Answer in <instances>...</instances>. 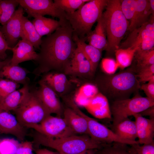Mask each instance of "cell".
<instances>
[{"label": "cell", "mask_w": 154, "mask_h": 154, "mask_svg": "<svg viewBox=\"0 0 154 154\" xmlns=\"http://www.w3.org/2000/svg\"><path fill=\"white\" fill-rule=\"evenodd\" d=\"M63 115L69 126L76 135H88L87 123L84 118L68 107L64 109Z\"/></svg>", "instance_id": "ffe728a7"}, {"label": "cell", "mask_w": 154, "mask_h": 154, "mask_svg": "<svg viewBox=\"0 0 154 154\" xmlns=\"http://www.w3.org/2000/svg\"><path fill=\"white\" fill-rule=\"evenodd\" d=\"M29 17L47 15L59 19H66V13L58 8L52 0H16Z\"/></svg>", "instance_id": "30bf717a"}, {"label": "cell", "mask_w": 154, "mask_h": 154, "mask_svg": "<svg viewBox=\"0 0 154 154\" xmlns=\"http://www.w3.org/2000/svg\"><path fill=\"white\" fill-rule=\"evenodd\" d=\"M154 106V100L141 96L139 93L131 98L111 102L110 106L114 125L131 116Z\"/></svg>", "instance_id": "52a82bcc"}, {"label": "cell", "mask_w": 154, "mask_h": 154, "mask_svg": "<svg viewBox=\"0 0 154 154\" xmlns=\"http://www.w3.org/2000/svg\"><path fill=\"white\" fill-rule=\"evenodd\" d=\"M29 71L17 65H13L9 63L4 66L0 70V78L5 77L6 79L18 84L24 85L28 84L27 75Z\"/></svg>", "instance_id": "cb8c5ba5"}, {"label": "cell", "mask_w": 154, "mask_h": 154, "mask_svg": "<svg viewBox=\"0 0 154 154\" xmlns=\"http://www.w3.org/2000/svg\"><path fill=\"white\" fill-rule=\"evenodd\" d=\"M136 50L130 48H119L114 51L116 61L122 70L129 67L131 64L134 58Z\"/></svg>", "instance_id": "4dcf8cb0"}, {"label": "cell", "mask_w": 154, "mask_h": 154, "mask_svg": "<svg viewBox=\"0 0 154 154\" xmlns=\"http://www.w3.org/2000/svg\"><path fill=\"white\" fill-rule=\"evenodd\" d=\"M39 87L35 92L41 102L50 113L61 117L64 109L55 92L41 79L38 81Z\"/></svg>", "instance_id": "5bb4252c"}, {"label": "cell", "mask_w": 154, "mask_h": 154, "mask_svg": "<svg viewBox=\"0 0 154 154\" xmlns=\"http://www.w3.org/2000/svg\"><path fill=\"white\" fill-rule=\"evenodd\" d=\"M64 73L74 78L88 79L94 74L91 66L78 47L73 54Z\"/></svg>", "instance_id": "4fadbf2b"}, {"label": "cell", "mask_w": 154, "mask_h": 154, "mask_svg": "<svg viewBox=\"0 0 154 154\" xmlns=\"http://www.w3.org/2000/svg\"><path fill=\"white\" fill-rule=\"evenodd\" d=\"M99 92L98 88L94 84L86 83L77 90L73 99L78 106L84 108L90 100Z\"/></svg>", "instance_id": "484cf974"}, {"label": "cell", "mask_w": 154, "mask_h": 154, "mask_svg": "<svg viewBox=\"0 0 154 154\" xmlns=\"http://www.w3.org/2000/svg\"><path fill=\"white\" fill-rule=\"evenodd\" d=\"M13 55L11 60V64L17 65L23 62L31 60L36 61L38 54L35 51L33 45L28 41L19 40L16 45L12 48Z\"/></svg>", "instance_id": "ac0fdd59"}, {"label": "cell", "mask_w": 154, "mask_h": 154, "mask_svg": "<svg viewBox=\"0 0 154 154\" xmlns=\"http://www.w3.org/2000/svg\"><path fill=\"white\" fill-rule=\"evenodd\" d=\"M0 134H1V132H0Z\"/></svg>", "instance_id": "681fc988"}, {"label": "cell", "mask_w": 154, "mask_h": 154, "mask_svg": "<svg viewBox=\"0 0 154 154\" xmlns=\"http://www.w3.org/2000/svg\"><path fill=\"white\" fill-rule=\"evenodd\" d=\"M21 37L22 39L30 43L35 48L40 49L42 41V37L38 33L32 22L24 16L22 19Z\"/></svg>", "instance_id": "603a6c76"}, {"label": "cell", "mask_w": 154, "mask_h": 154, "mask_svg": "<svg viewBox=\"0 0 154 154\" xmlns=\"http://www.w3.org/2000/svg\"><path fill=\"white\" fill-rule=\"evenodd\" d=\"M32 23L37 31L42 37L44 35H49L54 31L60 25L61 21L47 18L43 16H35Z\"/></svg>", "instance_id": "4316f807"}, {"label": "cell", "mask_w": 154, "mask_h": 154, "mask_svg": "<svg viewBox=\"0 0 154 154\" xmlns=\"http://www.w3.org/2000/svg\"><path fill=\"white\" fill-rule=\"evenodd\" d=\"M73 39L77 46L90 62L94 72L95 73L100 60L102 51L96 48L87 44L83 40L80 39L73 34Z\"/></svg>", "instance_id": "7402d4cb"}, {"label": "cell", "mask_w": 154, "mask_h": 154, "mask_svg": "<svg viewBox=\"0 0 154 154\" xmlns=\"http://www.w3.org/2000/svg\"><path fill=\"white\" fill-rule=\"evenodd\" d=\"M102 17L108 42L106 51L112 53L119 48L129 23L121 11V0H108Z\"/></svg>", "instance_id": "3957f363"}, {"label": "cell", "mask_w": 154, "mask_h": 154, "mask_svg": "<svg viewBox=\"0 0 154 154\" xmlns=\"http://www.w3.org/2000/svg\"><path fill=\"white\" fill-rule=\"evenodd\" d=\"M140 89L144 91L147 97L154 100V79L149 81L147 83L142 84Z\"/></svg>", "instance_id": "b9f144b4"}, {"label": "cell", "mask_w": 154, "mask_h": 154, "mask_svg": "<svg viewBox=\"0 0 154 154\" xmlns=\"http://www.w3.org/2000/svg\"><path fill=\"white\" fill-rule=\"evenodd\" d=\"M152 15L154 16V0H149Z\"/></svg>", "instance_id": "7dc6e473"}, {"label": "cell", "mask_w": 154, "mask_h": 154, "mask_svg": "<svg viewBox=\"0 0 154 154\" xmlns=\"http://www.w3.org/2000/svg\"><path fill=\"white\" fill-rule=\"evenodd\" d=\"M24 14V9L20 5L6 23L0 27V31L11 48L16 45L21 37L22 19Z\"/></svg>", "instance_id": "9a60e30c"}, {"label": "cell", "mask_w": 154, "mask_h": 154, "mask_svg": "<svg viewBox=\"0 0 154 154\" xmlns=\"http://www.w3.org/2000/svg\"><path fill=\"white\" fill-rule=\"evenodd\" d=\"M135 119L139 144H148L154 143V118L147 119L140 114L133 116Z\"/></svg>", "instance_id": "e0dca14e"}, {"label": "cell", "mask_w": 154, "mask_h": 154, "mask_svg": "<svg viewBox=\"0 0 154 154\" xmlns=\"http://www.w3.org/2000/svg\"><path fill=\"white\" fill-rule=\"evenodd\" d=\"M41 79L62 98L69 96L75 89V79H70L65 73L50 72L43 74Z\"/></svg>", "instance_id": "7c38bea8"}, {"label": "cell", "mask_w": 154, "mask_h": 154, "mask_svg": "<svg viewBox=\"0 0 154 154\" xmlns=\"http://www.w3.org/2000/svg\"><path fill=\"white\" fill-rule=\"evenodd\" d=\"M131 146L136 154H154V143L142 145L136 144Z\"/></svg>", "instance_id": "ab89813d"}, {"label": "cell", "mask_w": 154, "mask_h": 154, "mask_svg": "<svg viewBox=\"0 0 154 154\" xmlns=\"http://www.w3.org/2000/svg\"><path fill=\"white\" fill-rule=\"evenodd\" d=\"M137 77L140 83L154 79V64L143 68L137 72Z\"/></svg>", "instance_id": "74e56055"}, {"label": "cell", "mask_w": 154, "mask_h": 154, "mask_svg": "<svg viewBox=\"0 0 154 154\" xmlns=\"http://www.w3.org/2000/svg\"><path fill=\"white\" fill-rule=\"evenodd\" d=\"M107 1L90 0L73 13L66 14V19L70 23L73 34L84 40L94 24L102 16Z\"/></svg>", "instance_id": "5b68a950"}, {"label": "cell", "mask_w": 154, "mask_h": 154, "mask_svg": "<svg viewBox=\"0 0 154 154\" xmlns=\"http://www.w3.org/2000/svg\"><path fill=\"white\" fill-rule=\"evenodd\" d=\"M136 2L135 16L132 31L147 22L152 15L149 0H136Z\"/></svg>", "instance_id": "f1b7e54d"}, {"label": "cell", "mask_w": 154, "mask_h": 154, "mask_svg": "<svg viewBox=\"0 0 154 154\" xmlns=\"http://www.w3.org/2000/svg\"><path fill=\"white\" fill-rule=\"evenodd\" d=\"M82 116L87 121L88 135L97 142L102 144L118 143L130 145L139 144L137 140L131 141L120 137L103 124L85 114H82Z\"/></svg>", "instance_id": "9c48e42d"}, {"label": "cell", "mask_w": 154, "mask_h": 154, "mask_svg": "<svg viewBox=\"0 0 154 154\" xmlns=\"http://www.w3.org/2000/svg\"><path fill=\"white\" fill-rule=\"evenodd\" d=\"M36 131L48 137L59 139L76 135L64 118L51 115L38 124Z\"/></svg>", "instance_id": "8fae6325"}, {"label": "cell", "mask_w": 154, "mask_h": 154, "mask_svg": "<svg viewBox=\"0 0 154 154\" xmlns=\"http://www.w3.org/2000/svg\"><path fill=\"white\" fill-rule=\"evenodd\" d=\"M20 144L13 138L0 139V154H14Z\"/></svg>", "instance_id": "d590c367"}, {"label": "cell", "mask_w": 154, "mask_h": 154, "mask_svg": "<svg viewBox=\"0 0 154 154\" xmlns=\"http://www.w3.org/2000/svg\"><path fill=\"white\" fill-rule=\"evenodd\" d=\"M121 7L123 13L129 23L128 30L131 32L135 16L136 0H121Z\"/></svg>", "instance_id": "836d02e7"}, {"label": "cell", "mask_w": 154, "mask_h": 154, "mask_svg": "<svg viewBox=\"0 0 154 154\" xmlns=\"http://www.w3.org/2000/svg\"><path fill=\"white\" fill-rule=\"evenodd\" d=\"M143 116H149L150 118H154V106L150 107L139 113Z\"/></svg>", "instance_id": "ee69618b"}, {"label": "cell", "mask_w": 154, "mask_h": 154, "mask_svg": "<svg viewBox=\"0 0 154 154\" xmlns=\"http://www.w3.org/2000/svg\"><path fill=\"white\" fill-rule=\"evenodd\" d=\"M11 60V59H7L3 61L0 60V70L4 66L10 63Z\"/></svg>", "instance_id": "bcb514c9"}, {"label": "cell", "mask_w": 154, "mask_h": 154, "mask_svg": "<svg viewBox=\"0 0 154 154\" xmlns=\"http://www.w3.org/2000/svg\"><path fill=\"white\" fill-rule=\"evenodd\" d=\"M32 136L34 143L54 149L61 154H78L100 149L104 145L96 141L87 134L54 139L36 131Z\"/></svg>", "instance_id": "277c9868"}, {"label": "cell", "mask_w": 154, "mask_h": 154, "mask_svg": "<svg viewBox=\"0 0 154 154\" xmlns=\"http://www.w3.org/2000/svg\"><path fill=\"white\" fill-rule=\"evenodd\" d=\"M19 4L16 0H0V23L2 26L10 19Z\"/></svg>", "instance_id": "1f68e13d"}, {"label": "cell", "mask_w": 154, "mask_h": 154, "mask_svg": "<svg viewBox=\"0 0 154 154\" xmlns=\"http://www.w3.org/2000/svg\"><path fill=\"white\" fill-rule=\"evenodd\" d=\"M112 130L120 137L129 141H137V131L135 121L127 118L112 125Z\"/></svg>", "instance_id": "d4e9b609"}, {"label": "cell", "mask_w": 154, "mask_h": 154, "mask_svg": "<svg viewBox=\"0 0 154 154\" xmlns=\"http://www.w3.org/2000/svg\"><path fill=\"white\" fill-rule=\"evenodd\" d=\"M102 16L97 21L94 29L86 35L84 40L85 42L87 41L89 44L102 51L104 50L106 51L108 42Z\"/></svg>", "instance_id": "44dd1931"}, {"label": "cell", "mask_w": 154, "mask_h": 154, "mask_svg": "<svg viewBox=\"0 0 154 154\" xmlns=\"http://www.w3.org/2000/svg\"><path fill=\"white\" fill-rule=\"evenodd\" d=\"M29 88L28 84H25L21 88L15 90L7 96L0 102V111L10 112L16 109Z\"/></svg>", "instance_id": "83f0119b"}, {"label": "cell", "mask_w": 154, "mask_h": 154, "mask_svg": "<svg viewBox=\"0 0 154 154\" xmlns=\"http://www.w3.org/2000/svg\"><path fill=\"white\" fill-rule=\"evenodd\" d=\"M13 111L23 126L34 130L45 118L51 114L35 92H30L29 88L19 106Z\"/></svg>", "instance_id": "8992f818"}, {"label": "cell", "mask_w": 154, "mask_h": 154, "mask_svg": "<svg viewBox=\"0 0 154 154\" xmlns=\"http://www.w3.org/2000/svg\"><path fill=\"white\" fill-rule=\"evenodd\" d=\"M78 154H94V150H88Z\"/></svg>", "instance_id": "c3c4849f"}, {"label": "cell", "mask_w": 154, "mask_h": 154, "mask_svg": "<svg viewBox=\"0 0 154 154\" xmlns=\"http://www.w3.org/2000/svg\"><path fill=\"white\" fill-rule=\"evenodd\" d=\"M27 129L10 112L0 111L1 133L11 135L23 141L27 134Z\"/></svg>", "instance_id": "2e32d148"}, {"label": "cell", "mask_w": 154, "mask_h": 154, "mask_svg": "<svg viewBox=\"0 0 154 154\" xmlns=\"http://www.w3.org/2000/svg\"><path fill=\"white\" fill-rule=\"evenodd\" d=\"M84 108L91 114L98 118L102 119L111 115L108 100L100 92Z\"/></svg>", "instance_id": "d6986e66"}, {"label": "cell", "mask_w": 154, "mask_h": 154, "mask_svg": "<svg viewBox=\"0 0 154 154\" xmlns=\"http://www.w3.org/2000/svg\"><path fill=\"white\" fill-rule=\"evenodd\" d=\"M12 48L10 47L5 39L2 33L0 31V59L5 60L7 57L6 51L11 50Z\"/></svg>", "instance_id": "7bdbcfd3"}, {"label": "cell", "mask_w": 154, "mask_h": 154, "mask_svg": "<svg viewBox=\"0 0 154 154\" xmlns=\"http://www.w3.org/2000/svg\"><path fill=\"white\" fill-rule=\"evenodd\" d=\"M35 152L36 154H61L57 151H52L46 149H38Z\"/></svg>", "instance_id": "f6af8a7d"}, {"label": "cell", "mask_w": 154, "mask_h": 154, "mask_svg": "<svg viewBox=\"0 0 154 154\" xmlns=\"http://www.w3.org/2000/svg\"><path fill=\"white\" fill-rule=\"evenodd\" d=\"M33 142L23 141L14 154H32Z\"/></svg>", "instance_id": "60d3db41"}, {"label": "cell", "mask_w": 154, "mask_h": 154, "mask_svg": "<svg viewBox=\"0 0 154 154\" xmlns=\"http://www.w3.org/2000/svg\"><path fill=\"white\" fill-rule=\"evenodd\" d=\"M19 84L9 79L0 78V102L19 87Z\"/></svg>", "instance_id": "8d00e7d4"}, {"label": "cell", "mask_w": 154, "mask_h": 154, "mask_svg": "<svg viewBox=\"0 0 154 154\" xmlns=\"http://www.w3.org/2000/svg\"><path fill=\"white\" fill-rule=\"evenodd\" d=\"M95 82L99 92L111 102L129 98L139 93L141 86L134 67L112 74L104 73L97 76Z\"/></svg>", "instance_id": "7a4b0ae2"}, {"label": "cell", "mask_w": 154, "mask_h": 154, "mask_svg": "<svg viewBox=\"0 0 154 154\" xmlns=\"http://www.w3.org/2000/svg\"><path fill=\"white\" fill-rule=\"evenodd\" d=\"M151 15L148 21L131 31L119 48H130L136 51H146L154 48V19Z\"/></svg>", "instance_id": "ba28073f"}, {"label": "cell", "mask_w": 154, "mask_h": 154, "mask_svg": "<svg viewBox=\"0 0 154 154\" xmlns=\"http://www.w3.org/2000/svg\"><path fill=\"white\" fill-rule=\"evenodd\" d=\"M90 0H54V2L58 8L66 14L72 13Z\"/></svg>", "instance_id": "e575fe53"}, {"label": "cell", "mask_w": 154, "mask_h": 154, "mask_svg": "<svg viewBox=\"0 0 154 154\" xmlns=\"http://www.w3.org/2000/svg\"><path fill=\"white\" fill-rule=\"evenodd\" d=\"M102 69L104 73L112 74L115 73L118 66L116 60L110 58H103L101 61Z\"/></svg>", "instance_id": "f35d334b"}, {"label": "cell", "mask_w": 154, "mask_h": 154, "mask_svg": "<svg viewBox=\"0 0 154 154\" xmlns=\"http://www.w3.org/2000/svg\"><path fill=\"white\" fill-rule=\"evenodd\" d=\"M60 21V26L42 39L36 61L38 66L33 72L37 76L52 71L64 73L77 48L70 23L66 19Z\"/></svg>", "instance_id": "6da1fadb"}, {"label": "cell", "mask_w": 154, "mask_h": 154, "mask_svg": "<svg viewBox=\"0 0 154 154\" xmlns=\"http://www.w3.org/2000/svg\"><path fill=\"white\" fill-rule=\"evenodd\" d=\"M118 143L105 144L102 148L94 150V154H136L132 147Z\"/></svg>", "instance_id": "f546056e"}, {"label": "cell", "mask_w": 154, "mask_h": 154, "mask_svg": "<svg viewBox=\"0 0 154 154\" xmlns=\"http://www.w3.org/2000/svg\"><path fill=\"white\" fill-rule=\"evenodd\" d=\"M134 57L137 62L136 72L145 67L154 64V49L146 51H136Z\"/></svg>", "instance_id": "d6a6232c"}]
</instances>
